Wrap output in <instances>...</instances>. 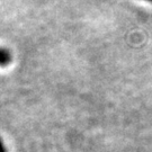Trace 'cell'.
Listing matches in <instances>:
<instances>
[{
	"label": "cell",
	"mask_w": 152,
	"mask_h": 152,
	"mask_svg": "<svg viewBox=\"0 0 152 152\" xmlns=\"http://www.w3.org/2000/svg\"><path fill=\"white\" fill-rule=\"evenodd\" d=\"M12 60L10 52L6 49H0V65L1 66H6L8 65Z\"/></svg>",
	"instance_id": "cell-1"
},
{
	"label": "cell",
	"mask_w": 152,
	"mask_h": 152,
	"mask_svg": "<svg viewBox=\"0 0 152 152\" xmlns=\"http://www.w3.org/2000/svg\"><path fill=\"white\" fill-rule=\"evenodd\" d=\"M0 152H7L5 145H4V142L1 141V139H0Z\"/></svg>",
	"instance_id": "cell-2"
},
{
	"label": "cell",
	"mask_w": 152,
	"mask_h": 152,
	"mask_svg": "<svg viewBox=\"0 0 152 152\" xmlns=\"http://www.w3.org/2000/svg\"><path fill=\"white\" fill-rule=\"evenodd\" d=\"M147 1H150V2H152V0H147Z\"/></svg>",
	"instance_id": "cell-3"
}]
</instances>
